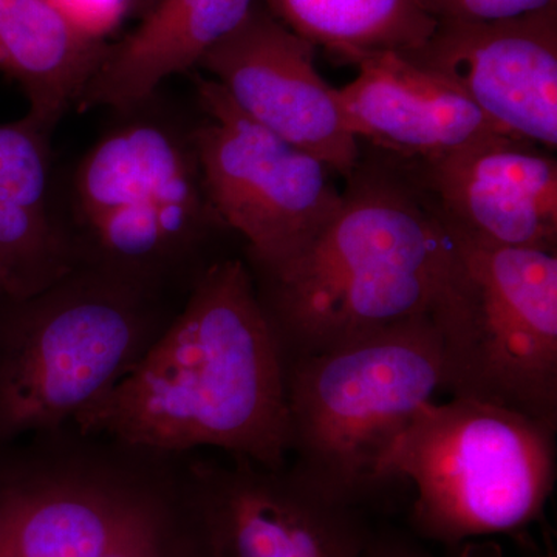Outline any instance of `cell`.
Wrapping results in <instances>:
<instances>
[{"label":"cell","mask_w":557,"mask_h":557,"mask_svg":"<svg viewBox=\"0 0 557 557\" xmlns=\"http://www.w3.org/2000/svg\"><path fill=\"white\" fill-rule=\"evenodd\" d=\"M309 247L265 277L260 302L287 362L429 317L460 298L465 267L437 205L391 157L359 160Z\"/></svg>","instance_id":"7a4b0ae2"},{"label":"cell","mask_w":557,"mask_h":557,"mask_svg":"<svg viewBox=\"0 0 557 557\" xmlns=\"http://www.w3.org/2000/svg\"><path fill=\"white\" fill-rule=\"evenodd\" d=\"M446 391L445 348L420 317L287 366L293 468L358 507L379 493V469L421 406Z\"/></svg>","instance_id":"3957f363"},{"label":"cell","mask_w":557,"mask_h":557,"mask_svg":"<svg viewBox=\"0 0 557 557\" xmlns=\"http://www.w3.org/2000/svg\"><path fill=\"white\" fill-rule=\"evenodd\" d=\"M437 21H502L556 5V0H423Z\"/></svg>","instance_id":"d6986e66"},{"label":"cell","mask_w":557,"mask_h":557,"mask_svg":"<svg viewBox=\"0 0 557 557\" xmlns=\"http://www.w3.org/2000/svg\"><path fill=\"white\" fill-rule=\"evenodd\" d=\"M357 67V79L338 89L344 115L355 137L388 157L432 160L508 137L448 78L405 53L384 51Z\"/></svg>","instance_id":"4fadbf2b"},{"label":"cell","mask_w":557,"mask_h":557,"mask_svg":"<svg viewBox=\"0 0 557 557\" xmlns=\"http://www.w3.org/2000/svg\"><path fill=\"white\" fill-rule=\"evenodd\" d=\"M287 366L251 273L240 260H220L135 368L75 421L138 448L212 446L284 468Z\"/></svg>","instance_id":"6da1fadb"},{"label":"cell","mask_w":557,"mask_h":557,"mask_svg":"<svg viewBox=\"0 0 557 557\" xmlns=\"http://www.w3.org/2000/svg\"><path fill=\"white\" fill-rule=\"evenodd\" d=\"M446 225L467 273L460 300L437 325L446 391L557 428L556 252L505 247Z\"/></svg>","instance_id":"52a82bcc"},{"label":"cell","mask_w":557,"mask_h":557,"mask_svg":"<svg viewBox=\"0 0 557 557\" xmlns=\"http://www.w3.org/2000/svg\"><path fill=\"white\" fill-rule=\"evenodd\" d=\"M0 287H2V285H0Z\"/></svg>","instance_id":"484cf974"},{"label":"cell","mask_w":557,"mask_h":557,"mask_svg":"<svg viewBox=\"0 0 557 557\" xmlns=\"http://www.w3.org/2000/svg\"><path fill=\"white\" fill-rule=\"evenodd\" d=\"M317 49L277 21L262 0L205 54L199 67L242 113L348 178L361 160L338 89L319 75Z\"/></svg>","instance_id":"30bf717a"},{"label":"cell","mask_w":557,"mask_h":557,"mask_svg":"<svg viewBox=\"0 0 557 557\" xmlns=\"http://www.w3.org/2000/svg\"><path fill=\"white\" fill-rule=\"evenodd\" d=\"M50 135L27 116L0 124V285L5 298L36 295L78 265L53 212Z\"/></svg>","instance_id":"9a60e30c"},{"label":"cell","mask_w":557,"mask_h":557,"mask_svg":"<svg viewBox=\"0 0 557 557\" xmlns=\"http://www.w3.org/2000/svg\"><path fill=\"white\" fill-rule=\"evenodd\" d=\"M362 557H504V552L497 542L479 539L456 547H446V552L438 555L405 534L370 531Z\"/></svg>","instance_id":"ffe728a7"},{"label":"cell","mask_w":557,"mask_h":557,"mask_svg":"<svg viewBox=\"0 0 557 557\" xmlns=\"http://www.w3.org/2000/svg\"><path fill=\"white\" fill-rule=\"evenodd\" d=\"M270 13L341 64L421 49L438 21L423 0H262Z\"/></svg>","instance_id":"ac0fdd59"},{"label":"cell","mask_w":557,"mask_h":557,"mask_svg":"<svg viewBox=\"0 0 557 557\" xmlns=\"http://www.w3.org/2000/svg\"><path fill=\"white\" fill-rule=\"evenodd\" d=\"M186 500L207 557H362L370 530L358 507L295 468L236 458L199 465Z\"/></svg>","instance_id":"9c48e42d"},{"label":"cell","mask_w":557,"mask_h":557,"mask_svg":"<svg viewBox=\"0 0 557 557\" xmlns=\"http://www.w3.org/2000/svg\"><path fill=\"white\" fill-rule=\"evenodd\" d=\"M556 431L544 421L468 397L429 401L394 440L381 486L416 487L410 523L456 547L536 522L556 482Z\"/></svg>","instance_id":"277c9868"},{"label":"cell","mask_w":557,"mask_h":557,"mask_svg":"<svg viewBox=\"0 0 557 557\" xmlns=\"http://www.w3.org/2000/svg\"><path fill=\"white\" fill-rule=\"evenodd\" d=\"M196 86L207 119L190 135L209 203L247 239L260 273H274L338 211L335 171L248 119L215 81L197 76Z\"/></svg>","instance_id":"ba28073f"},{"label":"cell","mask_w":557,"mask_h":557,"mask_svg":"<svg viewBox=\"0 0 557 557\" xmlns=\"http://www.w3.org/2000/svg\"><path fill=\"white\" fill-rule=\"evenodd\" d=\"M256 0H156L137 27L108 47L76 108L126 112L146 104L164 79L199 67Z\"/></svg>","instance_id":"2e32d148"},{"label":"cell","mask_w":557,"mask_h":557,"mask_svg":"<svg viewBox=\"0 0 557 557\" xmlns=\"http://www.w3.org/2000/svg\"><path fill=\"white\" fill-rule=\"evenodd\" d=\"M149 285L89 265L0 298V435L57 428L119 384L153 336Z\"/></svg>","instance_id":"5b68a950"},{"label":"cell","mask_w":557,"mask_h":557,"mask_svg":"<svg viewBox=\"0 0 557 557\" xmlns=\"http://www.w3.org/2000/svg\"><path fill=\"white\" fill-rule=\"evenodd\" d=\"M180 516L150 494L84 480L0 490V533L14 557H113Z\"/></svg>","instance_id":"5bb4252c"},{"label":"cell","mask_w":557,"mask_h":557,"mask_svg":"<svg viewBox=\"0 0 557 557\" xmlns=\"http://www.w3.org/2000/svg\"><path fill=\"white\" fill-rule=\"evenodd\" d=\"M541 557H556L555 553H548V555L541 556Z\"/></svg>","instance_id":"603a6c76"},{"label":"cell","mask_w":557,"mask_h":557,"mask_svg":"<svg viewBox=\"0 0 557 557\" xmlns=\"http://www.w3.org/2000/svg\"><path fill=\"white\" fill-rule=\"evenodd\" d=\"M97 38L104 39L123 20L131 7V0H47Z\"/></svg>","instance_id":"44dd1931"},{"label":"cell","mask_w":557,"mask_h":557,"mask_svg":"<svg viewBox=\"0 0 557 557\" xmlns=\"http://www.w3.org/2000/svg\"><path fill=\"white\" fill-rule=\"evenodd\" d=\"M197 557H207V556H205V555H200V556H197Z\"/></svg>","instance_id":"d4e9b609"},{"label":"cell","mask_w":557,"mask_h":557,"mask_svg":"<svg viewBox=\"0 0 557 557\" xmlns=\"http://www.w3.org/2000/svg\"><path fill=\"white\" fill-rule=\"evenodd\" d=\"M70 197L91 265L149 287L222 226L190 132L148 116L98 138L76 166Z\"/></svg>","instance_id":"8992f818"},{"label":"cell","mask_w":557,"mask_h":557,"mask_svg":"<svg viewBox=\"0 0 557 557\" xmlns=\"http://www.w3.org/2000/svg\"><path fill=\"white\" fill-rule=\"evenodd\" d=\"M108 47L47 0H0V73L20 84L25 116L49 134L78 106Z\"/></svg>","instance_id":"e0dca14e"},{"label":"cell","mask_w":557,"mask_h":557,"mask_svg":"<svg viewBox=\"0 0 557 557\" xmlns=\"http://www.w3.org/2000/svg\"><path fill=\"white\" fill-rule=\"evenodd\" d=\"M405 54L448 78L508 137L556 149V5L502 21H438Z\"/></svg>","instance_id":"8fae6325"},{"label":"cell","mask_w":557,"mask_h":557,"mask_svg":"<svg viewBox=\"0 0 557 557\" xmlns=\"http://www.w3.org/2000/svg\"><path fill=\"white\" fill-rule=\"evenodd\" d=\"M401 161L449 225L505 247L556 252L557 161L549 150L496 137Z\"/></svg>","instance_id":"7c38bea8"},{"label":"cell","mask_w":557,"mask_h":557,"mask_svg":"<svg viewBox=\"0 0 557 557\" xmlns=\"http://www.w3.org/2000/svg\"><path fill=\"white\" fill-rule=\"evenodd\" d=\"M3 296V292H2V287H0V298H2Z\"/></svg>","instance_id":"cb8c5ba5"},{"label":"cell","mask_w":557,"mask_h":557,"mask_svg":"<svg viewBox=\"0 0 557 557\" xmlns=\"http://www.w3.org/2000/svg\"><path fill=\"white\" fill-rule=\"evenodd\" d=\"M0 557H14L13 553L10 552L9 545H7L5 539L0 533Z\"/></svg>","instance_id":"7402d4cb"}]
</instances>
